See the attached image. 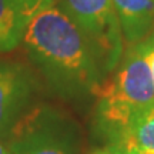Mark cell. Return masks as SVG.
I'll use <instances>...</instances> for the list:
<instances>
[{"mask_svg": "<svg viewBox=\"0 0 154 154\" xmlns=\"http://www.w3.org/2000/svg\"><path fill=\"white\" fill-rule=\"evenodd\" d=\"M22 44L42 83L64 101L88 99L104 82L86 34L57 0L29 19Z\"/></svg>", "mask_w": 154, "mask_h": 154, "instance_id": "obj_1", "label": "cell"}, {"mask_svg": "<svg viewBox=\"0 0 154 154\" xmlns=\"http://www.w3.org/2000/svg\"><path fill=\"white\" fill-rule=\"evenodd\" d=\"M111 76L100 84L94 127L109 146L117 143L136 117L154 106V82L138 44H130Z\"/></svg>", "mask_w": 154, "mask_h": 154, "instance_id": "obj_2", "label": "cell"}, {"mask_svg": "<svg viewBox=\"0 0 154 154\" xmlns=\"http://www.w3.org/2000/svg\"><path fill=\"white\" fill-rule=\"evenodd\" d=\"M10 154H82L80 128L72 116L37 103L6 137Z\"/></svg>", "mask_w": 154, "mask_h": 154, "instance_id": "obj_3", "label": "cell"}, {"mask_svg": "<svg viewBox=\"0 0 154 154\" xmlns=\"http://www.w3.org/2000/svg\"><path fill=\"white\" fill-rule=\"evenodd\" d=\"M79 24L106 77L121 60L124 40L111 0H57Z\"/></svg>", "mask_w": 154, "mask_h": 154, "instance_id": "obj_4", "label": "cell"}, {"mask_svg": "<svg viewBox=\"0 0 154 154\" xmlns=\"http://www.w3.org/2000/svg\"><path fill=\"white\" fill-rule=\"evenodd\" d=\"M42 84L32 66L0 59V138L7 137L19 120L38 103Z\"/></svg>", "mask_w": 154, "mask_h": 154, "instance_id": "obj_5", "label": "cell"}, {"mask_svg": "<svg viewBox=\"0 0 154 154\" xmlns=\"http://www.w3.org/2000/svg\"><path fill=\"white\" fill-rule=\"evenodd\" d=\"M128 44H136L154 32V0H111Z\"/></svg>", "mask_w": 154, "mask_h": 154, "instance_id": "obj_6", "label": "cell"}, {"mask_svg": "<svg viewBox=\"0 0 154 154\" xmlns=\"http://www.w3.org/2000/svg\"><path fill=\"white\" fill-rule=\"evenodd\" d=\"M27 22L16 0H0V53H9L22 44Z\"/></svg>", "mask_w": 154, "mask_h": 154, "instance_id": "obj_7", "label": "cell"}, {"mask_svg": "<svg viewBox=\"0 0 154 154\" xmlns=\"http://www.w3.org/2000/svg\"><path fill=\"white\" fill-rule=\"evenodd\" d=\"M114 144L130 146L147 154H154V106L137 116L124 136Z\"/></svg>", "mask_w": 154, "mask_h": 154, "instance_id": "obj_8", "label": "cell"}, {"mask_svg": "<svg viewBox=\"0 0 154 154\" xmlns=\"http://www.w3.org/2000/svg\"><path fill=\"white\" fill-rule=\"evenodd\" d=\"M138 47L143 53L144 59L147 61V66L150 69V73H151V77H153V82H154V32L147 36V37L138 42Z\"/></svg>", "mask_w": 154, "mask_h": 154, "instance_id": "obj_9", "label": "cell"}, {"mask_svg": "<svg viewBox=\"0 0 154 154\" xmlns=\"http://www.w3.org/2000/svg\"><path fill=\"white\" fill-rule=\"evenodd\" d=\"M16 2L22 7V10L26 14V17L30 19L34 13H37L40 9H43L44 6L50 5L54 0H16Z\"/></svg>", "mask_w": 154, "mask_h": 154, "instance_id": "obj_10", "label": "cell"}, {"mask_svg": "<svg viewBox=\"0 0 154 154\" xmlns=\"http://www.w3.org/2000/svg\"><path fill=\"white\" fill-rule=\"evenodd\" d=\"M113 154H147L144 151L130 147V146H123V144H113V146H107Z\"/></svg>", "mask_w": 154, "mask_h": 154, "instance_id": "obj_11", "label": "cell"}, {"mask_svg": "<svg viewBox=\"0 0 154 154\" xmlns=\"http://www.w3.org/2000/svg\"><path fill=\"white\" fill-rule=\"evenodd\" d=\"M0 154H10V150H9L6 138H0Z\"/></svg>", "mask_w": 154, "mask_h": 154, "instance_id": "obj_12", "label": "cell"}, {"mask_svg": "<svg viewBox=\"0 0 154 154\" xmlns=\"http://www.w3.org/2000/svg\"><path fill=\"white\" fill-rule=\"evenodd\" d=\"M91 154H113L110 151V149L109 147H106V149H99V150H96V151H93Z\"/></svg>", "mask_w": 154, "mask_h": 154, "instance_id": "obj_13", "label": "cell"}]
</instances>
